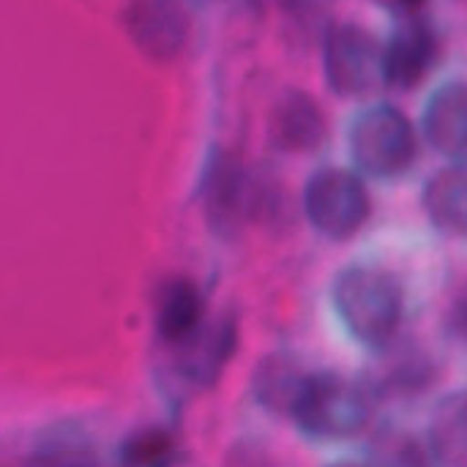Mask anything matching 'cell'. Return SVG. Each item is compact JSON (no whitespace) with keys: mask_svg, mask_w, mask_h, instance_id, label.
Returning <instances> with one entry per match:
<instances>
[{"mask_svg":"<svg viewBox=\"0 0 467 467\" xmlns=\"http://www.w3.org/2000/svg\"><path fill=\"white\" fill-rule=\"evenodd\" d=\"M331 304L348 334L369 350H386L405 320L400 279L375 263H348L339 268L331 279Z\"/></svg>","mask_w":467,"mask_h":467,"instance_id":"cell-1","label":"cell"},{"mask_svg":"<svg viewBox=\"0 0 467 467\" xmlns=\"http://www.w3.org/2000/svg\"><path fill=\"white\" fill-rule=\"evenodd\" d=\"M296 427L317 441L356 438L369 427L372 391L339 372H306L293 405Z\"/></svg>","mask_w":467,"mask_h":467,"instance_id":"cell-2","label":"cell"},{"mask_svg":"<svg viewBox=\"0 0 467 467\" xmlns=\"http://www.w3.org/2000/svg\"><path fill=\"white\" fill-rule=\"evenodd\" d=\"M348 150L369 178L394 181L408 175L419 159L416 129L400 107L367 104L348 120Z\"/></svg>","mask_w":467,"mask_h":467,"instance_id":"cell-3","label":"cell"},{"mask_svg":"<svg viewBox=\"0 0 467 467\" xmlns=\"http://www.w3.org/2000/svg\"><path fill=\"white\" fill-rule=\"evenodd\" d=\"M304 211L320 235L345 241L367 224L372 202L356 172L345 167H320L304 186Z\"/></svg>","mask_w":467,"mask_h":467,"instance_id":"cell-4","label":"cell"},{"mask_svg":"<svg viewBox=\"0 0 467 467\" xmlns=\"http://www.w3.org/2000/svg\"><path fill=\"white\" fill-rule=\"evenodd\" d=\"M386 52L361 22H334L323 44V71L328 88L342 99L372 93L383 82Z\"/></svg>","mask_w":467,"mask_h":467,"instance_id":"cell-5","label":"cell"},{"mask_svg":"<svg viewBox=\"0 0 467 467\" xmlns=\"http://www.w3.org/2000/svg\"><path fill=\"white\" fill-rule=\"evenodd\" d=\"M402 16L397 19V30L386 49L383 82L391 90L408 93L416 88L432 68L438 57V33L427 16L416 8H397Z\"/></svg>","mask_w":467,"mask_h":467,"instance_id":"cell-6","label":"cell"},{"mask_svg":"<svg viewBox=\"0 0 467 467\" xmlns=\"http://www.w3.org/2000/svg\"><path fill=\"white\" fill-rule=\"evenodd\" d=\"M271 142L287 153H309L326 140V115L304 90H285L268 118Z\"/></svg>","mask_w":467,"mask_h":467,"instance_id":"cell-7","label":"cell"},{"mask_svg":"<svg viewBox=\"0 0 467 467\" xmlns=\"http://www.w3.org/2000/svg\"><path fill=\"white\" fill-rule=\"evenodd\" d=\"M246 175L244 167L227 156V153H216L211 167L205 170V181H202V202H205V216L208 224L213 227L216 235H235L244 219V208H246Z\"/></svg>","mask_w":467,"mask_h":467,"instance_id":"cell-8","label":"cell"},{"mask_svg":"<svg viewBox=\"0 0 467 467\" xmlns=\"http://www.w3.org/2000/svg\"><path fill=\"white\" fill-rule=\"evenodd\" d=\"M421 129L427 142L446 153H467V79H449L424 104Z\"/></svg>","mask_w":467,"mask_h":467,"instance_id":"cell-9","label":"cell"},{"mask_svg":"<svg viewBox=\"0 0 467 467\" xmlns=\"http://www.w3.org/2000/svg\"><path fill=\"white\" fill-rule=\"evenodd\" d=\"M126 30L150 57L170 60L186 41L189 19L172 3H134L123 11Z\"/></svg>","mask_w":467,"mask_h":467,"instance_id":"cell-10","label":"cell"},{"mask_svg":"<svg viewBox=\"0 0 467 467\" xmlns=\"http://www.w3.org/2000/svg\"><path fill=\"white\" fill-rule=\"evenodd\" d=\"M421 205L441 233L467 238V164L435 170L421 189Z\"/></svg>","mask_w":467,"mask_h":467,"instance_id":"cell-11","label":"cell"},{"mask_svg":"<svg viewBox=\"0 0 467 467\" xmlns=\"http://www.w3.org/2000/svg\"><path fill=\"white\" fill-rule=\"evenodd\" d=\"M235 342H238V328L230 315L222 320H213L211 326H202L183 345L186 350L181 358V375L197 386H211L219 378L222 367L230 361Z\"/></svg>","mask_w":467,"mask_h":467,"instance_id":"cell-12","label":"cell"},{"mask_svg":"<svg viewBox=\"0 0 467 467\" xmlns=\"http://www.w3.org/2000/svg\"><path fill=\"white\" fill-rule=\"evenodd\" d=\"M205 301L200 290L186 282H170L156 301V334L170 345H186L205 323H202Z\"/></svg>","mask_w":467,"mask_h":467,"instance_id":"cell-13","label":"cell"},{"mask_svg":"<svg viewBox=\"0 0 467 467\" xmlns=\"http://www.w3.org/2000/svg\"><path fill=\"white\" fill-rule=\"evenodd\" d=\"M432 454L451 467H467V394L443 400L432 419Z\"/></svg>","mask_w":467,"mask_h":467,"instance_id":"cell-14","label":"cell"},{"mask_svg":"<svg viewBox=\"0 0 467 467\" xmlns=\"http://www.w3.org/2000/svg\"><path fill=\"white\" fill-rule=\"evenodd\" d=\"M435 380V361L419 350L405 348L394 353L378 372V391L383 397H413Z\"/></svg>","mask_w":467,"mask_h":467,"instance_id":"cell-15","label":"cell"},{"mask_svg":"<svg viewBox=\"0 0 467 467\" xmlns=\"http://www.w3.org/2000/svg\"><path fill=\"white\" fill-rule=\"evenodd\" d=\"M306 372L287 356H271L254 375L257 400L271 410H290Z\"/></svg>","mask_w":467,"mask_h":467,"instance_id":"cell-16","label":"cell"},{"mask_svg":"<svg viewBox=\"0 0 467 467\" xmlns=\"http://www.w3.org/2000/svg\"><path fill=\"white\" fill-rule=\"evenodd\" d=\"M30 467H99V457L82 435L60 430L47 432L36 443Z\"/></svg>","mask_w":467,"mask_h":467,"instance_id":"cell-17","label":"cell"},{"mask_svg":"<svg viewBox=\"0 0 467 467\" xmlns=\"http://www.w3.org/2000/svg\"><path fill=\"white\" fill-rule=\"evenodd\" d=\"M172 460L175 441L161 427H145L131 432L118 451L120 467H170Z\"/></svg>","mask_w":467,"mask_h":467,"instance_id":"cell-18","label":"cell"},{"mask_svg":"<svg viewBox=\"0 0 467 467\" xmlns=\"http://www.w3.org/2000/svg\"><path fill=\"white\" fill-rule=\"evenodd\" d=\"M378 467H432L430 451L408 432H383L375 446Z\"/></svg>","mask_w":467,"mask_h":467,"instance_id":"cell-19","label":"cell"},{"mask_svg":"<svg viewBox=\"0 0 467 467\" xmlns=\"http://www.w3.org/2000/svg\"><path fill=\"white\" fill-rule=\"evenodd\" d=\"M446 334L467 348V285L457 290V296L446 306Z\"/></svg>","mask_w":467,"mask_h":467,"instance_id":"cell-20","label":"cell"},{"mask_svg":"<svg viewBox=\"0 0 467 467\" xmlns=\"http://www.w3.org/2000/svg\"><path fill=\"white\" fill-rule=\"evenodd\" d=\"M331 467H358V465H350V462H339V465H331Z\"/></svg>","mask_w":467,"mask_h":467,"instance_id":"cell-21","label":"cell"}]
</instances>
